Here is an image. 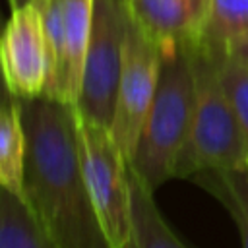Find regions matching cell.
Returning <instances> with one entry per match:
<instances>
[{
	"label": "cell",
	"mask_w": 248,
	"mask_h": 248,
	"mask_svg": "<svg viewBox=\"0 0 248 248\" xmlns=\"http://www.w3.org/2000/svg\"><path fill=\"white\" fill-rule=\"evenodd\" d=\"M27 136L23 200L58 248H110L79 163L74 107L19 99Z\"/></svg>",
	"instance_id": "obj_1"
},
{
	"label": "cell",
	"mask_w": 248,
	"mask_h": 248,
	"mask_svg": "<svg viewBox=\"0 0 248 248\" xmlns=\"http://www.w3.org/2000/svg\"><path fill=\"white\" fill-rule=\"evenodd\" d=\"M188 46L194 70V110L172 178H192L203 170L246 169L248 141L221 79L223 54L209 50L200 41Z\"/></svg>",
	"instance_id": "obj_2"
},
{
	"label": "cell",
	"mask_w": 248,
	"mask_h": 248,
	"mask_svg": "<svg viewBox=\"0 0 248 248\" xmlns=\"http://www.w3.org/2000/svg\"><path fill=\"white\" fill-rule=\"evenodd\" d=\"M157 91L141 128L130 169L155 192L172 178L178 153L188 138L194 110V70L190 46L161 43Z\"/></svg>",
	"instance_id": "obj_3"
},
{
	"label": "cell",
	"mask_w": 248,
	"mask_h": 248,
	"mask_svg": "<svg viewBox=\"0 0 248 248\" xmlns=\"http://www.w3.org/2000/svg\"><path fill=\"white\" fill-rule=\"evenodd\" d=\"M76 138L83 180L110 248H128L132 240L130 167L108 128L74 107Z\"/></svg>",
	"instance_id": "obj_4"
},
{
	"label": "cell",
	"mask_w": 248,
	"mask_h": 248,
	"mask_svg": "<svg viewBox=\"0 0 248 248\" xmlns=\"http://www.w3.org/2000/svg\"><path fill=\"white\" fill-rule=\"evenodd\" d=\"M130 12L126 0H95L93 29L83 64L79 99L74 105L93 122L110 128L124 66Z\"/></svg>",
	"instance_id": "obj_5"
},
{
	"label": "cell",
	"mask_w": 248,
	"mask_h": 248,
	"mask_svg": "<svg viewBox=\"0 0 248 248\" xmlns=\"http://www.w3.org/2000/svg\"><path fill=\"white\" fill-rule=\"evenodd\" d=\"M41 14L48 46V78L43 97L76 105L89 37L95 0H31Z\"/></svg>",
	"instance_id": "obj_6"
},
{
	"label": "cell",
	"mask_w": 248,
	"mask_h": 248,
	"mask_svg": "<svg viewBox=\"0 0 248 248\" xmlns=\"http://www.w3.org/2000/svg\"><path fill=\"white\" fill-rule=\"evenodd\" d=\"M161 72L159 45L132 19L128 27V41L124 52V66L118 83L114 116L110 134L118 149L130 163L141 136L147 112L151 108Z\"/></svg>",
	"instance_id": "obj_7"
},
{
	"label": "cell",
	"mask_w": 248,
	"mask_h": 248,
	"mask_svg": "<svg viewBox=\"0 0 248 248\" xmlns=\"http://www.w3.org/2000/svg\"><path fill=\"white\" fill-rule=\"evenodd\" d=\"M6 89L17 99L43 97L48 78V46L39 8L12 10L0 46Z\"/></svg>",
	"instance_id": "obj_8"
},
{
	"label": "cell",
	"mask_w": 248,
	"mask_h": 248,
	"mask_svg": "<svg viewBox=\"0 0 248 248\" xmlns=\"http://www.w3.org/2000/svg\"><path fill=\"white\" fill-rule=\"evenodd\" d=\"M126 6L157 45H194L202 39L211 0H126Z\"/></svg>",
	"instance_id": "obj_9"
},
{
	"label": "cell",
	"mask_w": 248,
	"mask_h": 248,
	"mask_svg": "<svg viewBox=\"0 0 248 248\" xmlns=\"http://www.w3.org/2000/svg\"><path fill=\"white\" fill-rule=\"evenodd\" d=\"M27 136L21 116V105L6 89L0 110V184L4 190L23 198Z\"/></svg>",
	"instance_id": "obj_10"
},
{
	"label": "cell",
	"mask_w": 248,
	"mask_h": 248,
	"mask_svg": "<svg viewBox=\"0 0 248 248\" xmlns=\"http://www.w3.org/2000/svg\"><path fill=\"white\" fill-rule=\"evenodd\" d=\"M130 167V165H128ZM132 184V240L128 248H190L161 215L153 190L130 169Z\"/></svg>",
	"instance_id": "obj_11"
},
{
	"label": "cell",
	"mask_w": 248,
	"mask_h": 248,
	"mask_svg": "<svg viewBox=\"0 0 248 248\" xmlns=\"http://www.w3.org/2000/svg\"><path fill=\"white\" fill-rule=\"evenodd\" d=\"M0 248H58L21 196L2 188Z\"/></svg>",
	"instance_id": "obj_12"
},
{
	"label": "cell",
	"mask_w": 248,
	"mask_h": 248,
	"mask_svg": "<svg viewBox=\"0 0 248 248\" xmlns=\"http://www.w3.org/2000/svg\"><path fill=\"white\" fill-rule=\"evenodd\" d=\"M198 184L209 190L234 219L242 248H248V167L246 169H219L196 174Z\"/></svg>",
	"instance_id": "obj_13"
},
{
	"label": "cell",
	"mask_w": 248,
	"mask_h": 248,
	"mask_svg": "<svg viewBox=\"0 0 248 248\" xmlns=\"http://www.w3.org/2000/svg\"><path fill=\"white\" fill-rule=\"evenodd\" d=\"M248 33V0H211L200 43L223 54L231 43Z\"/></svg>",
	"instance_id": "obj_14"
},
{
	"label": "cell",
	"mask_w": 248,
	"mask_h": 248,
	"mask_svg": "<svg viewBox=\"0 0 248 248\" xmlns=\"http://www.w3.org/2000/svg\"><path fill=\"white\" fill-rule=\"evenodd\" d=\"M219 72H221L223 85L236 108V114L240 118V124L248 141V68L223 56L219 64Z\"/></svg>",
	"instance_id": "obj_15"
},
{
	"label": "cell",
	"mask_w": 248,
	"mask_h": 248,
	"mask_svg": "<svg viewBox=\"0 0 248 248\" xmlns=\"http://www.w3.org/2000/svg\"><path fill=\"white\" fill-rule=\"evenodd\" d=\"M225 56L242 64L244 68H248V33L242 35L240 39H236L234 43H231L225 50Z\"/></svg>",
	"instance_id": "obj_16"
},
{
	"label": "cell",
	"mask_w": 248,
	"mask_h": 248,
	"mask_svg": "<svg viewBox=\"0 0 248 248\" xmlns=\"http://www.w3.org/2000/svg\"><path fill=\"white\" fill-rule=\"evenodd\" d=\"M8 2H10V8H12V10H17V8L27 6L31 0H8Z\"/></svg>",
	"instance_id": "obj_17"
}]
</instances>
